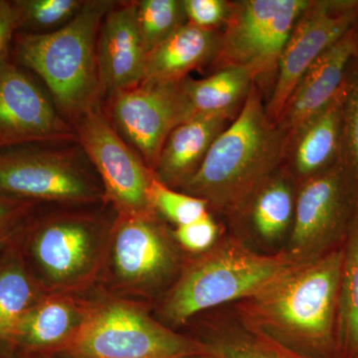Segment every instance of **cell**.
Returning a JSON list of instances; mask_svg holds the SVG:
<instances>
[{"label": "cell", "mask_w": 358, "mask_h": 358, "mask_svg": "<svg viewBox=\"0 0 358 358\" xmlns=\"http://www.w3.org/2000/svg\"><path fill=\"white\" fill-rule=\"evenodd\" d=\"M343 247L294 264L258 294L239 301L247 329L312 358H338Z\"/></svg>", "instance_id": "cell-1"}, {"label": "cell", "mask_w": 358, "mask_h": 358, "mask_svg": "<svg viewBox=\"0 0 358 358\" xmlns=\"http://www.w3.org/2000/svg\"><path fill=\"white\" fill-rule=\"evenodd\" d=\"M286 150V136L268 119L262 94L254 84L234 121L219 134L199 171L181 187L216 210H243L274 176Z\"/></svg>", "instance_id": "cell-2"}, {"label": "cell", "mask_w": 358, "mask_h": 358, "mask_svg": "<svg viewBox=\"0 0 358 358\" xmlns=\"http://www.w3.org/2000/svg\"><path fill=\"white\" fill-rule=\"evenodd\" d=\"M115 3L86 0L74 20L56 31L15 35L18 60L41 78L59 112L70 124L102 105L96 41L103 17Z\"/></svg>", "instance_id": "cell-3"}, {"label": "cell", "mask_w": 358, "mask_h": 358, "mask_svg": "<svg viewBox=\"0 0 358 358\" xmlns=\"http://www.w3.org/2000/svg\"><path fill=\"white\" fill-rule=\"evenodd\" d=\"M113 222L89 212L28 219L14 234L28 268L48 294H69L95 281L107 261Z\"/></svg>", "instance_id": "cell-4"}, {"label": "cell", "mask_w": 358, "mask_h": 358, "mask_svg": "<svg viewBox=\"0 0 358 358\" xmlns=\"http://www.w3.org/2000/svg\"><path fill=\"white\" fill-rule=\"evenodd\" d=\"M294 264L287 251L263 255L238 240H224L183 268L162 301V317L182 324L208 308L248 299Z\"/></svg>", "instance_id": "cell-5"}, {"label": "cell", "mask_w": 358, "mask_h": 358, "mask_svg": "<svg viewBox=\"0 0 358 358\" xmlns=\"http://www.w3.org/2000/svg\"><path fill=\"white\" fill-rule=\"evenodd\" d=\"M62 358H186L211 355L206 343L159 324L133 301L110 299L90 306Z\"/></svg>", "instance_id": "cell-6"}, {"label": "cell", "mask_w": 358, "mask_h": 358, "mask_svg": "<svg viewBox=\"0 0 358 358\" xmlns=\"http://www.w3.org/2000/svg\"><path fill=\"white\" fill-rule=\"evenodd\" d=\"M30 145L0 150V192L35 202L66 205L105 201L102 185L78 147Z\"/></svg>", "instance_id": "cell-7"}, {"label": "cell", "mask_w": 358, "mask_h": 358, "mask_svg": "<svg viewBox=\"0 0 358 358\" xmlns=\"http://www.w3.org/2000/svg\"><path fill=\"white\" fill-rule=\"evenodd\" d=\"M310 0H244L231 3L216 65L248 71L254 80L278 69L282 51ZM218 69V70H219Z\"/></svg>", "instance_id": "cell-8"}, {"label": "cell", "mask_w": 358, "mask_h": 358, "mask_svg": "<svg viewBox=\"0 0 358 358\" xmlns=\"http://www.w3.org/2000/svg\"><path fill=\"white\" fill-rule=\"evenodd\" d=\"M358 207V187L341 160L303 181L294 203L289 256L308 262L341 248Z\"/></svg>", "instance_id": "cell-9"}, {"label": "cell", "mask_w": 358, "mask_h": 358, "mask_svg": "<svg viewBox=\"0 0 358 358\" xmlns=\"http://www.w3.org/2000/svg\"><path fill=\"white\" fill-rule=\"evenodd\" d=\"M77 143L102 182L105 202L117 215L157 214L150 192L155 173L115 131L102 105L71 122Z\"/></svg>", "instance_id": "cell-10"}, {"label": "cell", "mask_w": 358, "mask_h": 358, "mask_svg": "<svg viewBox=\"0 0 358 358\" xmlns=\"http://www.w3.org/2000/svg\"><path fill=\"white\" fill-rule=\"evenodd\" d=\"M106 263L115 289L145 296L171 279L178 268V255L157 214L117 215Z\"/></svg>", "instance_id": "cell-11"}, {"label": "cell", "mask_w": 358, "mask_h": 358, "mask_svg": "<svg viewBox=\"0 0 358 358\" xmlns=\"http://www.w3.org/2000/svg\"><path fill=\"white\" fill-rule=\"evenodd\" d=\"M106 115L115 131L154 173L173 129L186 121L181 81H143L108 96Z\"/></svg>", "instance_id": "cell-12"}, {"label": "cell", "mask_w": 358, "mask_h": 358, "mask_svg": "<svg viewBox=\"0 0 358 358\" xmlns=\"http://www.w3.org/2000/svg\"><path fill=\"white\" fill-rule=\"evenodd\" d=\"M358 23V0H310L301 14L278 65L266 110L277 124L292 94L315 60Z\"/></svg>", "instance_id": "cell-13"}, {"label": "cell", "mask_w": 358, "mask_h": 358, "mask_svg": "<svg viewBox=\"0 0 358 358\" xmlns=\"http://www.w3.org/2000/svg\"><path fill=\"white\" fill-rule=\"evenodd\" d=\"M0 138L10 148L77 143L55 103L8 60L0 65Z\"/></svg>", "instance_id": "cell-14"}, {"label": "cell", "mask_w": 358, "mask_h": 358, "mask_svg": "<svg viewBox=\"0 0 358 358\" xmlns=\"http://www.w3.org/2000/svg\"><path fill=\"white\" fill-rule=\"evenodd\" d=\"M148 55L136 1H117L103 17L96 41L102 95L110 96L141 83Z\"/></svg>", "instance_id": "cell-15"}, {"label": "cell", "mask_w": 358, "mask_h": 358, "mask_svg": "<svg viewBox=\"0 0 358 358\" xmlns=\"http://www.w3.org/2000/svg\"><path fill=\"white\" fill-rule=\"evenodd\" d=\"M357 60L358 23L313 62L294 89L277 124L287 147L296 131L338 95Z\"/></svg>", "instance_id": "cell-16"}, {"label": "cell", "mask_w": 358, "mask_h": 358, "mask_svg": "<svg viewBox=\"0 0 358 358\" xmlns=\"http://www.w3.org/2000/svg\"><path fill=\"white\" fill-rule=\"evenodd\" d=\"M90 306L69 294H47L20 320L8 358H49L60 353L83 326Z\"/></svg>", "instance_id": "cell-17"}, {"label": "cell", "mask_w": 358, "mask_h": 358, "mask_svg": "<svg viewBox=\"0 0 358 358\" xmlns=\"http://www.w3.org/2000/svg\"><path fill=\"white\" fill-rule=\"evenodd\" d=\"M231 115H197L176 127L160 152L155 178L171 188L185 185L199 171L214 141L229 126Z\"/></svg>", "instance_id": "cell-18"}, {"label": "cell", "mask_w": 358, "mask_h": 358, "mask_svg": "<svg viewBox=\"0 0 358 358\" xmlns=\"http://www.w3.org/2000/svg\"><path fill=\"white\" fill-rule=\"evenodd\" d=\"M346 82L348 78L333 101L308 120L287 147L294 173L303 181L341 160Z\"/></svg>", "instance_id": "cell-19"}, {"label": "cell", "mask_w": 358, "mask_h": 358, "mask_svg": "<svg viewBox=\"0 0 358 358\" xmlns=\"http://www.w3.org/2000/svg\"><path fill=\"white\" fill-rule=\"evenodd\" d=\"M220 36L187 22L148 53L143 81L178 83L192 71L214 60Z\"/></svg>", "instance_id": "cell-20"}, {"label": "cell", "mask_w": 358, "mask_h": 358, "mask_svg": "<svg viewBox=\"0 0 358 358\" xmlns=\"http://www.w3.org/2000/svg\"><path fill=\"white\" fill-rule=\"evenodd\" d=\"M47 294L28 268L13 235L0 251V358H8L16 327Z\"/></svg>", "instance_id": "cell-21"}, {"label": "cell", "mask_w": 358, "mask_h": 358, "mask_svg": "<svg viewBox=\"0 0 358 358\" xmlns=\"http://www.w3.org/2000/svg\"><path fill=\"white\" fill-rule=\"evenodd\" d=\"M255 80L248 71L229 67L201 80L187 77L181 81L186 121L197 115H234L243 105Z\"/></svg>", "instance_id": "cell-22"}, {"label": "cell", "mask_w": 358, "mask_h": 358, "mask_svg": "<svg viewBox=\"0 0 358 358\" xmlns=\"http://www.w3.org/2000/svg\"><path fill=\"white\" fill-rule=\"evenodd\" d=\"M338 358H358V207L343 246Z\"/></svg>", "instance_id": "cell-23"}, {"label": "cell", "mask_w": 358, "mask_h": 358, "mask_svg": "<svg viewBox=\"0 0 358 358\" xmlns=\"http://www.w3.org/2000/svg\"><path fill=\"white\" fill-rule=\"evenodd\" d=\"M250 202L252 221L259 235L268 242L281 239L294 220L296 200L289 179L274 174L257 190Z\"/></svg>", "instance_id": "cell-24"}, {"label": "cell", "mask_w": 358, "mask_h": 358, "mask_svg": "<svg viewBox=\"0 0 358 358\" xmlns=\"http://www.w3.org/2000/svg\"><path fill=\"white\" fill-rule=\"evenodd\" d=\"M86 0H14L20 29L43 34L64 27L83 8Z\"/></svg>", "instance_id": "cell-25"}, {"label": "cell", "mask_w": 358, "mask_h": 358, "mask_svg": "<svg viewBox=\"0 0 358 358\" xmlns=\"http://www.w3.org/2000/svg\"><path fill=\"white\" fill-rule=\"evenodd\" d=\"M138 21L148 53L187 23L181 0H138Z\"/></svg>", "instance_id": "cell-26"}, {"label": "cell", "mask_w": 358, "mask_h": 358, "mask_svg": "<svg viewBox=\"0 0 358 358\" xmlns=\"http://www.w3.org/2000/svg\"><path fill=\"white\" fill-rule=\"evenodd\" d=\"M206 345L217 358H312L251 329L214 339Z\"/></svg>", "instance_id": "cell-27"}, {"label": "cell", "mask_w": 358, "mask_h": 358, "mask_svg": "<svg viewBox=\"0 0 358 358\" xmlns=\"http://www.w3.org/2000/svg\"><path fill=\"white\" fill-rule=\"evenodd\" d=\"M150 203L155 212L176 226L186 225L208 213V204L204 200L178 192L152 179L150 192Z\"/></svg>", "instance_id": "cell-28"}, {"label": "cell", "mask_w": 358, "mask_h": 358, "mask_svg": "<svg viewBox=\"0 0 358 358\" xmlns=\"http://www.w3.org/2000/svg\"><path fill=\"white\" fill-rule=\"evenodd\" d=\"M341 162L358 187V60L346 82Z\"/></svg>", "instance_id": "cell-29"}, {"label": "cell", "mask_w": 358, "mask_h": 358, "mask_svg": "<svg viewBox=\"0 0 358 358\" xmlns=\"http://www.w3.org/2000/svg\"><path fill=\"white\" fill-rule=\"evenodd\" d=\"M173 236L183 248L194 253H204L216 243L218 227L210 214L186 225L178 226Z\"/></svg>", "instance_id": "cell-30"}, {"label": "cell", "mask_w": 358, "mask_h": 358, "mask_svg": "<svg viewBox=\"0 0 358 358\" xmlns=\"http://www.w3.org/2000/svg\"><path fill=\"white\" fill-rule=\"evenodd\" d=\"M187 22L214 30L226 22L231 10L230 2L224 0H182Z\"/></svg>", "instance_id": "cell-31"}, {"label": "cell", "mask_w": 358, "mask_h": 358, "mask_svg": "<svg viewBox=\"0 0 358 358\" xmlns=\"http://www.w3.org/2000/svg\"><path fill=\"white\" fill-rule=\"evenodd\" d=\"M35 202L0 192V239H9L33 215Z\"/></svg>", "instance_id": "cell-32"}, {"label": "cell", "mask_w": 358, "mask_h": 358, "mask_svg": "<svg viewBox=\"0 0 358 358\" xmlns=\"http://www.w3.org/2000/svg\"><path fill=\"white\" fill-rule=\"evenodd\" d=\"M17 30L20 24L13 1L0 0V65L7 60L9 47Z\"/></svg>", "instance_id": "cell-33"}, {"label": "cell", "mask_w": 358, "mask_h": 358, "mask_svg": "<svg viewBox=\"0 0 358 358\" xmlns=\"http://www.w3.org/2000/svg\"><path fill=\"white\" fill-rule=\"evenodd\" d=\"M9 148H10V145H9L8 143H7L6 141L3 140V138H0V150Z\"/></svg>", "instance_id": "cell-34"}, {"label": "cell", "mask_w": 358, "mask_h": 358, "mask_svg": "<svg viewBox=\"0 0 358 358\" xmlns=\"http://www.w3.org/2000/svg\"><path fill=\"white\" fill-rule=\"evenodd\" d=\"M10 239V238H9ZM9 239H0V251H1L2 248H3L4 245L6 244V242L8 241Z\"/></svg>", "instance_id": "cell-35"}, {"label": "cell", "mask_w": 358, "mask_h": 358, "mask_svg": "<svg viewBox=\"0 0 358 358\" xmlns=\"http://www.w3.org/2000/svg\"><path fill=\"white\" fill-rule=\"evenodd\" d=\"M186 358H217L213 357V355H199V357H186Z\"/></svg>", "instance_id": "cell-36"}]
</instances>
